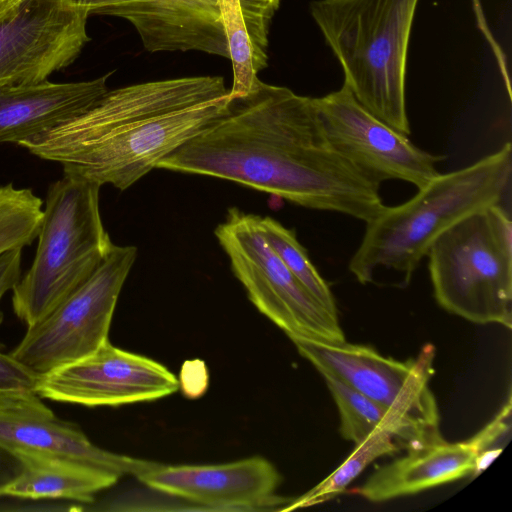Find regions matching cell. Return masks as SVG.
Segmentation results:
<instances>
[{"label":"cell","instance_id":"obj_1","mask_svg":"<svg viewBox=\"0 0 512 512\" xmlns=\"http://www.w3.org/2000/svg\"><path fill=\"white\" fill-rule=\"evenodd\" d=\"M156 168L236 182L365 223L385 207L380 185L327 142L314 98L258 77L246 93L229 95L219 117Z\"/></svg>","mask_w":512,"mask_h":512},{"label":"cell","instance_id":"obj_2","mask_svg":"<svg viewBox=\"0 0 512 512\" xmlns=\"http://www.w3.org/2000/svg\"><path fill=\"white\" fill-rule=\"evenodd\" d=\"M512 146L469 166L439 173L408 201L386 206L366 229L349 262V270L362 283L373 281L378 267L405 275L413 272L433 241L453 224L487 206L501 204L511 186Z\"/></svg>","mask_w":512,"mask_h":512},{"label":"cell","instance_id":"obj_3","mask_svg":"<svg viewBox=\"0 0 512 512\" xmlns=\"http://www.w3.org/2000/svg\"><path fill=\"white\" fill-rule=\"evenodd\" d=\"M419 0H314L311 16L358 103L402 134L411 133L405 81Z\"/></svg>","mask_w":512,"mask_h":512},{"label":"cell","instance_id":"obj_4","mask_svg":"<svg viewBox=\"0 0 512 512\" xmlns=\"http://www.w3.org/2000/svg\"><path fill=\"white\" fill-rule=\"evenodd\" d=\"M100 188L70 171L50 185L34 260L12 289L13 311L27 327L85 282L108 254L113 242L100 214Z\"/></svg>","mask_w":512,"mask_h":512},{"label":"cell","instance_id":"obj_5","mask_svg":"<svg viewBox=\"0 0 512 512\" xmlns=\"http://www.w3.org/2000/svg\"><path fill=\"white\" fill-rule=\"evenodd\" d=\"M434 297L446 311L478 324L512 326V222L501 204L462 218L431 244Z\"/></svg>","mask_w":512,"mask_h":512},{"label":"cell","instance_id":"obj_6","mask_svg":"<svg viewBox=\"0 0 512 512\" xmlns=\"http://www.w3.org/2000/svg\"><path fill=\"white\" fill-rule=\"evenodd\" d=\"M228 97L229 93L141 116L86 144L49 152L43 159L101 186L125 190L208 127L222 113Z\"/></svg>","mask_w":512,"mask_h":512},{"label":"cell","instance_id":"obj_7","mask_svg":"<svg viewBox=\"0 0 512 512\" xmlns=\"http://www.w3.org/2000/svg\"><path fill=\"white\" fill-rule=\"evenodd\" d=\"M257 216L230 208L214 232L249 300L289 338L344 342L338 315L325 309L285 266L264 239Z\"/></svg>","mask_w":512,"mask_h":512},{"label":"cell","instance_id":"obj_8","mask_svg":"<svg viewBox=\"0 0 512 512\" xmlns=\"http://www.w3.org/2000/svg\"><path fill=\"white\" fill-rule=\"evenodd\" d=\"M136 257V247L113 243L92 275L44 318L27 327L9 354L39 376L97 350L109 340L114 310Z\"/></svg>","mask_w":512,"mask_h":512},{"label":"cell","instance_id":"obj_9","mask_svg":"<svg viewBox=\"0 0 512 512\" xmlns=\"http://www.w3.org/2000/svg\"><path fill=\"white\" fill-rule=\"evenodd\" d=\"M298 352L324 376L352 389L401 416L424 443L442 438L439 412L429 388L435 348L422 347L404 362L385 357L369 346L290 338Z\"/></svg>","mask_w":512,"mask_h":512},{"label":"cell","instance_id":"obj_10","mask_svg":"<svg viewBox=\"0 0 512 512\" xmlns=\"http://www.w3.org/2000/svg\"><path fill=\"white\" fill-rule=\"evenodd\" d=\"M314 103L329 145L372 182L400 180L420 189L440 173L436 165L444 156L420 149L372 115L346 85Z\"/></svg>","mask_w":512,"mask_h":512},{"label":"cell","instance_id":"obj_11","mask_svg":"<svg viewBox=\"0 0 512 512\" xmlns=\"http://www.w3.org/2000/svg\"><path fill=\"white\" fill-rule=\"evenodd\" d=\"M88 17L73 0H17L0 15V85L43 82L74 62Z\"/></svg>","mask_w":512,"mask_h":512},{"label":"cell","instance_id":"obj_12","mask_svg":"<svg viewBox=\"0 0 512 512\" xmlns=\"http://www.w3.org/2000/svg\"><path fill=\"white\" fill-rule=\"evenodd\" d=\"M179 381L161 363L106 341L90 355L39 375L41 399L89 407L154 401L175 393Z\"/></svg>","mask_w":512,"mask_h":512},{"label":"cell","instance_id":"obj_13","mask_svg":"<svg viewBox=\"0 0 512 512\" xmlns=\"http://www.w3.org/2000/svg\"><path fill=\"white\" fill-rule=\"evenodd\" d=\"M135 477L148 488L194 504L197 510L254 511L290 502L275 494L280 475L260 456L211 465L156 462Z\"/></svg>","mask_w":512,"mask_h":512},{"label":"cell","instance_id":"obj_14","mask_svg":"<svg viewBox=\"0 0 512 512\" xmlns=\"http://www.w3.org/2000/svg\"><path fill=\"white\" fill-rule=\"evenodd\" d=\"M89 15L127 20L149 52L200 51L229 59L220 0H73Z\"/></svg>","mask_w":512,"mask_h":512},{"label":"cell","instance_id":"obj_15","mask_svg":"<svg viewBox=\"0 0 512 512\" xmlns=\"http://www.w3.org/2000/svg\"><path fill=\"white\" fill-rule=\"evenodd\" d=\"M511 399L470 439L436 441L407 449V454L379 468L357 490L363 498L382 502L415 494L472 475L477 456L510 429Z\"/></svg>","mask_w":512,"mask_h":512},{"label":"cell","instance_id":"obj_16","mask_svg":"<svg viewBox=\"0 0 512 512\" xmlns=\"http://www.w3.org/2000/svg\"><path fill=\"white\" fill-rule=\"evenodd\" d=\"M111 74L79 82L0 85V143L18 145L83 113L109 90Z\"/></svg>","mask_w":512,"mask_h":512},{"label":"cell","instance_id":"obj_17","mask_svg":"<svg viewBox=\"0 0 512 512\" xmlns=\"http://www.w3.org/2000/svg\"><path fill=\"white\" fill-rule=\"evenodd\" d=\"M0 446L80 459L120 477L136 476L156 462L117 454L93 444L74 423L52 416L0 412Z\"/></svg>","mask_w":512,"mask_h":512},{"label":"cell","instance_id":"obj_18","mask_svg":"<svg viewBox=\"0 0 512 512\" xmlns=\"http://www.w3.org/2000/svg\"><path fill=\"white\" fill-rule=\"evenodd\" d=\"M12 452L20 458L22 472L5 496L89 503L120 478L110 470L69 456L32 450Z\"/></svg>","mask_w":512,"mask_h":512},{"label":"cell","instance_id":"obj_19","mask_svg":"<svg viewBox=\"0 0 512 512\" xmlns=\"http://www.w3.org/2000/svg\"><path fill=\"white\" fill-rule=\"evenodd\" d=\"M281 0H220L233 84L229 95L246 93L268 66L269 31Z\"/></svg>","mask_w":512,"mask_h":512},{"label":"cell","instance_id":"obj_20","mask_svg":"<svg viewBox=\"0 0 512 512\" xmlns=\"http://www.w3.org/2000/svg\"><path fill=\"white\" fill-rule=\"evenodd\" d=\"M326 385L340 413V432L355 445L372 434L386 431L406 449L426 444L417 432L397 413L375 402L340 380L324 375Z\"/></svg>","mask_w":512,"mask_h":512},{"label":"cell","instance_id":"obj_21","mask_svg":"<svg viewBox=\"0 0 512 512\" xmlns=\"http://www.w3.org/2000/svg\"><path fill=\"white\" fill-rule=\"evenodd\" d=\"M400 448V444L392 434L386 431L372 434L355 445L353 452L328 477L302 496L290 501L281 510L306 508L336 498L374 460L386 454H393Z\"/></svg>","mask_w":512,"mask_h":512},{"label":"cell","instance_id":"obj_22","mask_svg":"<svg viewBox=\"0 0 512 512\" xmlns=\"http://www.w3.org/2000/svg\"><path fill=\"white\" fill-rule=\"evenodd\" d=\"M257 221L264 239L290 272L325 309L338 315L329 285L311 262L306 249L297 240L295 231L284 227L269 216H257Z\"/></svg>","mask_w":512,"mask_h":512},{"label":"cell","instance_id":"obj_23","mask_svg":"<svg viewBox=\"0 0 512 512\" xmlns=\"http://www.w3.org/2000/svg\"><path fill=\"white\" fill-rule=\"evenodd\" d=\"M43 201L31 189L0 186V255L23 249L37 239Z\"/></svg>","mask_w":512,"mask_h":512},{"label":"cell","instance_id":"obj_24","mask_svg":"<svg viewBox=\"0 0 512 512\" xmlns=\"http://www.w3.org/2000/svg\"><path fill=\"white\" fill-rule=\"evenodd\" d=\"M38 375L0 351V391L35 393Z\"/></svg>","mask_w":512,"mask_h":512},{"label":"cell","instance_id":"obj_25","mask_svg":"<svg viewBox=\"0 0 512 512\" xmlns=\"http://www.w3.org/2000/svg\"><path fill=\"white\" fill-rule=\"evenodd\" d=\"M0 412L41 416L54 415L37 394L7 391H0Z\"/></svg>","mask_w":512,"mask_h":512},{"label":"cell","instance_id":"obj_26","mask_svg":"<svg viewBox=\"0 0 512 512\" xmlns=\"http://www.w3.org/2000/svg\"><path fill=\"white\" fill-rule=\"evenodd\" d=\"M22 249H12L0 255V301L4 294L12 290L21 278ZM3 313L0 309V324Z\"/></svg>","mask_w":512,"mask_h":512},{"label":"cell","instance_id":"obj_27","mask_svg":"<svg viewBox=\"0 0 512 512\" xmlns=\"http://www.w3.org/2000/svg\"><path fill=\"white\" fill-rule=\"evenodd\" d=\"M22 472V462L12 451L0 446V496H5L7 488Z\"/></svg>","mask_w":512,"mask_h":512},{"label":"cell","instance_id":"obj_28","mask_svg":"<svg viewBox=\"0 0 512 512\" xmlns=\"http://www.w3.org/2000/svg\"><path fill=\"white\" fill-rule=\"evenodd\" d=\"M502 448H492L483 450L476 458L473 475L476 476L485 470L490 463L500 454Z\"/></svg>","mask_w":512,"mask_h":512},{"label":"cell","instance_id":"obj_29","mask_svg":"<svg viewBox=\"0 0 512 512\" xmlns=\"http://www.w3.org/2000/svg\"><path fill=\"white\" fill-rule=\"evenodd\" d=\"M17 0H0V15L8 10Z\"/></svg>","mask_w":512,"mask_h":512}]
</instances>
